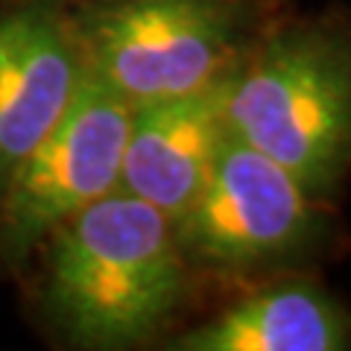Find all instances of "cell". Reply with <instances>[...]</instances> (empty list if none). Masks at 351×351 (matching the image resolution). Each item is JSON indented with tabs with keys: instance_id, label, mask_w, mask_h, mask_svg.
Returning <instances> with one entry per match:
<instances>
[{
	"instance_id": "4",
	"label": "cell",
	"mask_w": 351,
	"mask_h": 351,
	"mask_svg": "<svg viewBox=\"0 0 351 351\" xmlns=\"http://www.w3.org/2000/svg\"><path fill=\"white\" fill-rule=\"evenodd\" d=\"M132 106L85 68L64 114L0 184V249L18 258L59 223L120 191Z\"/></svg>"
},
{
	"instance_id": "8",
	"label": "cell",
	"mask_w": 351,
	"mask_h": 351,
	"mask_svg": "<svg viewBox=\"0 0 351 351\" xmlns=\"http://www.w3.org/2000/svg\"><path fill=\"white\" fill-rule=\"evenodd\" d=\"M179 346L193 351H339L348 346V325L328 295L287 284L226 307Z\"/></svg>"
},
{
	"instance_id": "1",
	"label": "cell",
	"mask_w": 351,
	"mask_h": 351,
	"mask_svg": "<svg viewBox=\"0 0 351 351\" xmlns=\"http://www.w3.org/2000/svg\"><path fill=\"white\" fill-rule=\"evenodd\" d=\"M44 240L47 299L80 343L144 339L182 299L184 252L176 223L126 191L76 211Z\"/></svg>"
},
{
	"instance_id": "7",
	"label": "cell",
	"mask_w": 351,
	"mask_h": 351,
	"mask_svg": "<svg viewBox=\"0 0 351 351\" xmlns=\"http://www.w3.org/2000/svg\"><path fill=\"white\" fill-rule=\"evenodd\" d=\"M82 73L73 27L50 6L0 21V184L64 114Z\"/></svg>"
},
{
	"instance_id": "2",
	"label": "cell",
	"mask_w": 351,
	"mask_h": 351,
	"mask_svg": "<svg viewBox=\"0 0 351 351\" xmlns=\"http://www.w3.org/2000/svg\"><path fill=\"white\" fill-rule=\"evenodd\" d=\"M226 123L311 196L331 191L351 161V47L319 27L252 44L228 76Z\"/></svg>"
},
{
	"instance_id": "6",
	"label": "cell",
	"mask_w": 351,
	"mask_h": 351,
	"mask_svg": "<svg viewBox=\"0 0 351 351\" xmlns=\"http://www.w3.org/2000/svg\"><path fill=\"white\" fill-rule=\"evenodd\" d=\"M228 76L193 94L132 106L120 191L138 196L173 223L191 211L228 138Z\"/></svg>"
},
{
	"instance_id": "5",
	"label": "cell",
	"mask_w": 351,
	"mask_h": 351,
	"mask_svg": "<svg viewBox=\"0 0 351 351\" xmlns=\"http://www.w3.org/2000/svg\"><path fill=\"white\" fill-rule=\"evenodd\" d=\"M311 199L281 164L228 132L176 234L184 255L219 269H246L302 243L313 223Z\"/></svg>"
},
{
	"instance_id": "3",
	"label": "cell",
	"mask_w": 351,
	"mask_h": 351,
	"mask_svg": "<svg viewBox=\"0 0 351 351\" xmlns=\"http://www.w3.org/2000/svg\"><path fill=\"white\" fill-rule=\"evenodd\" d=\"M246 0H97L73 29L82 62L129 106L226 80L252 50Z\"/></svg>"
}]
</instances>
